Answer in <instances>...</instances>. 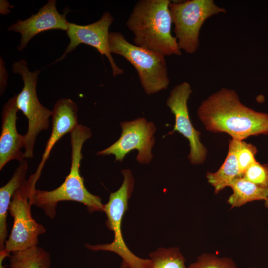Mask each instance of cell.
<instances>
[{
    "mask_svg": "<svg viewBox=\"0 0 268 268\" xmlns=\"http://www.w3.org/2000/svg\"><path fill=\"white\" fill-rule=\"evenodd\" d=\"M197 114L206 130L226 133L233 139L268 134V114L242 104L234 89L222 88L212 93L202 101Z\"/></svg>",
    "mask_w": 268,
    "mask_h": 268,
    "instance_id": "cell-1",
    "label": "cell"
},
{
    "mask_svg": "<svg viewBox=\"0 0 268 268\" xmlns=\"http://www.w3.org/2000/svg\"><path fill=\"white\" fill-rule=\"evenodd\" d=\"M71 146V166L69 173L63 184L51 191L35 189L30 200L32 205L42 208L45 214L53 219L56 214V208L61 201H70L84 204L90 213L104 211L101 199L89 193L84 185V179L80 174L79 168L83 158L82 148L86 140L92 136L90 129L81 124L70 133Z\"/></svg>",
    "mask_w": 268,
    "mask_h": 268,
    "instance_id": "cell-2",
    "label": "cell"
},
{
    "mask_svg": "<svg viewBox=\"0 0 268 268\" xmlns=\"http://www.w3.org/2000/svg\"><path fill=\"white\" fill-rule=\"evenodd\" d=\"M169 0H140L134 5L126 25L134 35V45L164 57L181 55L172 36Z\"/></svg>",
    "mask_w": 268,
    "mask_h": 268,
    "instance_id": "cell-3",
    "label": "cell"
},
{
    "mask_svg": "<svg viewBox=\"0 0 268 268\" xmlns=\"http://www.w3.org/2000/svg\"><path fill=\"white\" fill-rule=\"evenodd\" d=\"M124 180L120 188L111 193L108 202L104 205V212L107 219L106 225L114 232V240L109 244L91 245L85 244V247L91 251H106L115 253L122 259L121 268H150V259L140 258L127 247L122 236L121 223L123 216L128 210V201L134 191V179L128 169L122 170Z\"/></svg>",
    "mask_w": 268,
    "mask_h": 268,
    "instance_id": "cell-4",
    "label": "cell"
},
{
    "mask_svg": "<svg viewBox=\"0 0 268 268\" xmlns=\"http://www.w3.org/2000/svg\"><path fill=\"white\" fill-rule=\"evenodd\" d=\"M108 43L111 54L122 56L134 67L147 95L167 88L170 79L164 57L132 44L119 32L109 33Z\"/></svg>",
    "mask_w": 268,
    "mask_h": 268,
    "instance_id": "cell-5",
    "label": "cell"
},
{
    "mask_svg": "<svg viewBox=\"0 0 268 268\" xmlns=\"http://www.w3.org/2000/svg\"><path fill=\"white\" fill-rule=\"evenodd\" d=\"M36 183L29 177L12 197L8 210L13 218V224L4 249L0 252V267L4 259L12 252L38 245L39 236L46 232L43 225L37 222L31 213L32 204L30 198Z\"/></svg>",
    "mask_w": 268,
    "mask_h": 268,
    "instance_id": "cell-6",
    "label": "cell"
},
{
    "mask_svg": "<svg viewBox=\"0 0 268 268\" xmlns=\"http://www.w3.org/2000/svg\"><path fill=\"white\" fill-rule=\"evenodd\" d=\"M13 73L21 76L23 87L17 95L16 105L28 119V130L24 134V158H32L37 135L49 126V118L52 112L40 102L36 92L38 75L40 70L30 71L24 60L14 61L12 65Z\"/></svg>",
    "mask_w": 268,
    "mask_h": 268,
    "instance_id": "cell-7",
    "label": "cell"
},
{
    "mask_svg": "<svg viewBox=\"0 0 268 268\" xmlns=\"http://www.w3.org/2000/svg\"><path fill=\"white\" fill-rule=\"evenodd\" d=\"M169 8L179 47L190 54L199 47L200 31L204 22L213 15L226 12L213 0L170 1Z\"/></svg>",
    "mask_w": 268,
    "mask_h": 268,
    "instance_id": "cell-8",
    "label": "cell"
},
{
    "mask_svg": "<svg viewBox=\"0 0 268 268\" xmlns=\"http://www.w3.org/2000/svg\"><path fill=\"white\" fill-rule=\"evenodd\" d=\"M122 133L119 138L107 148L97 152L98 155H114L115 161L122 162L125 156L133 150L138 151L136 160L140 164L149 163L153 155L151 150L155 140V124L144 117L120 123Z\"/></svg>",
    "mask_w": 268,
    "mask_h": 268,
    "instance_id": "cell-9",
    "label": "cell"
},
{
    "mask_svg": "<svg viewBox=\"0 0 268 268\" xmlns=\"http://www.w3.org/2000/svg\"><path fill=\"white\" fill-rule=\"evenodd\" d=\"M192 92L191 85L187 82L176 85L170 92L166 105L175 119L170 134L177 132L188 139L190 151L188 158L191 164L199 165L205 161L207 151L200 141L201 133L194 128L189 117L187 102Z\"/></svg>",
    "mask_w": 268,
    "mask_h": 268,
    "instance_id": "cell-10",
    "label": "cell"
},
{
    "mask_svg": "<svg viewBox=\"0 0 268 268\" xmlns=\"http://www.w3.org/2000/svg\"><path fill=\"white\" fill-rule=\"evenodd\" d=\"M113 20L111 14L106 11L98 20L88 25H81L69 22L68 29L66 31L69 39V44L62 56L52 65L63 60L80 44H85L95 48L101 55L107 57L114 76L123 74V69L116 65L109 48V29Z\"/></svg>",
    "mask_w": 268,
    "mask_h": 268,
    "instance_id": "cell-11",
    "label": "cell"
},
{
    "mask_svg": "<svg viewBox=\"0 0 268 268\" xmlns=\"http://www.w3.org/2000/svg\"><path fill=\"white\" fill-rule=\"evenodd\" d=\"M56 0H49L36 13L25 20H18L8 27V31L21 35L17 50L23 51L32 38L42 32L54 29L67 30L69 22L66 16L69 9L66 7L63 14L60 13L56 8Z\"/></svg>",
    "mask_w": 268,
    "mask_h": 268,
    "instance_id": "cell-12",
    "label": "cell"
},
{
    "mask_svg": "<svg viewBox=\"0 0 268 268\" xmlns=\"http://www.w3.org/2000/svg\"><path fill=\"white\" fill-rule=\"evenodd\" d=\"M17 95L8 99L3 105L1 112V132L0 136V170L10 161L19 162L24 159V135L19 134L16 129Z\"/></svg>",
    "mask_w": 268,
    "mask_h": 268,
    "instance_id": "cell-13",
    "label": "cell"
},
{
    "mask_svg": "<svg viewBox=\"0 0 268 268\" xmlns=\"http://www.w3.org/2000/svg\"><path fill=\"white\" fill-rule=\"evenodd\" d=\"M52 128L45 146L42 159L32 175L39 179L43 168L55 144L66 134L70 133L78 125V108L76 103L69 98H61L55 103L52 111Z\"/></svg>",
    "mask_w": 268,
    "mask_h": 268,
    "instance_id": "cell-14",
    "label": "cell"
},
{
    "mask_svg": "<svg viewBox=\"0 0 268 268\" xmlns=\"http://www.w3.org/2000/svg\"><path fill=\"white\" fill-rule=\"evenodd\" d=\"M28 163L24 159L19 162L9 181L0 188V251L4 250L7 234V210L15 191L27 181Z\"/></svg>",
    "mask_w": 268,
    "mask_h": 268,
    "instance_id": "cell-15",
    "label": "cell"
},
{
    "mask_svg": "<svg viewBox=\"0 0 268 268\" xmlns=\"http://www.w3.org/2000/svg\"><path fill=\"white\" fill-rule=\"evenodd\" d=\"M239 140H229L228 151L224 162L216 172H207L206 177L207 182L214 188L215 194L223 190L237 178L242 177L236 157Z\"/></svg>",
    "mask_w": 268,
    "mask_h": 268,
    "instance_id": "cell-16",
    "label": "cell"
},
{
    "mask_svg": "<svg viewBox=\"0 0 268 268\" xmlns=\"http://www.w3.org/2000/svg\"><path fill=\"white\" fill-rule=\"evenodd\" d=\"M230 187L233 193L227 201L231 208L238 207L254 201H265L268 198V188L258 186L242 177L236 179Z\"/></svg>",
    "mask_w": 268,
    "mask_h": 268,
    "instance_id": "cell-17",
    "label": "cell"
},
{
    "mask_svg": "<svg viewBox=\"0 0 268 268\" xmlns=\"http://www.w3.org/2000/svg\"><path fill=\"white\" fill-rule=\"evenodd\" d=\"M9 268H50L49 253L38 245L13 252L9 257Z\"/></svg>",
    "mask_w": 268,
    "mask_h": 268,
    "instance_id": "cell-18",
    "label": "cell"
},
{
    "mask_svg": "<svg viewBox=\"0 0 268 268\" xmlns=\"http://www.w3.org/2000/svg\"><path fill=\"white\" fill-rule=\"evenodd\" d=\"M150 268H187L186 259L178 247L159 248L149 254Z\"/></svg>",
    "mask_w": 268,
    "mask_h": 268,
    "instance_id": "cell-19",
    "label": "cell"
},
{
    "mask_svg": "<svg viewBox=\"0 0 268 268\" xmlns=\"http://www.w3.org/2000/svg\"><path fill=\"white\" fill-rule=\"evenodd\" d=\"M188 268H238L234 261L229 257H219L215 254L203 253Z\"/></svg>",
    "mask_w": 268,
    "mask_h": 268,
    "instance_id": "cell-20",
    "label": "cell"
},
{
    "mask_svg": "<svg viewBox=\"0 0 268 268\" xmlns=\"http://www.w3.org/2000/svg\"><path fill=\"white\" fill-rule=\"evenodd\" d=\"M242 177L258 186L268 188V164L256 161L245 171Z\"/></svg>",
    "mask_w": 268,
    "mask_h": 268,
    "instance_id": "cell-21",
    "label": "cell"
},
{
    "mask_svg": "<svg viewBox=\"0 0 268 268\" xmlns=\"http://www.w3.org/2000/svg\"><path fill=\"white\" fill-rule=\"evenodd\" d=\"M258 150L254 145L240 140L236 152L237 160L242 175L253 163L256 162L255 155Z\"/></svg>",
    "mask_w": 268,
    "mask_h": 268,
    "instance_id": "cell-22",
    "label": "cell"
},
{
    "mask_svg": "<svg viewBox=\"0 0 268 268\" xmlns=\"http://www.w3.org/2000/svg\"><path fill=\"white\" fill-rule=\"evenodd\" d=\"M7 72L6 70L4 61L0 57V93L2 95L5 91L7 85Z\"/></svg>",
    "mask_w": 268,
    "mask_h": 268,
    "instance_id": "cell-23",
    "label": "cell"
},
{
    "mask_svg": "<svg viewBox=\"0 0 268 268\" xmlns=\"http://www.w3.org/2000/svg\"><path fill=\"white\" fill-rule=\"evenodd\" d=\"M0 13L2 15H6L10 12L9 8L13 7V5H10L9 2L5 0H1L0 1Z\"/></svg>",
    "mask_w": 268,
    "mask_h": 268,
    "instance_id": "cell-24",
    "label": "cell"
},
{
    "mask_svg": "<svg viewBox=\"0 0 268 268\" xmlns=\"http://www.w3.org/2000/svg\"><path fill=\"white\" fill-rule=\"evenodd\" d=\"M264 205L266 208L268 209V198L266 200H265Z\"/></svg>",
    "mask_w": 268,
    "mask_h": 268,
    "instance_id": "cell-25",
    "label": "cell"
},
{
    "mask_svg": "<svg viewBox=\"0 0 268 268\" xmlns=\"http://www.w3.org/2000/svg\"></svg>",
    "mask_w": 268,
    "mask_h": 268,
    "instance_id": "cell-26",
    "label": "cell"
}]
</instances>
